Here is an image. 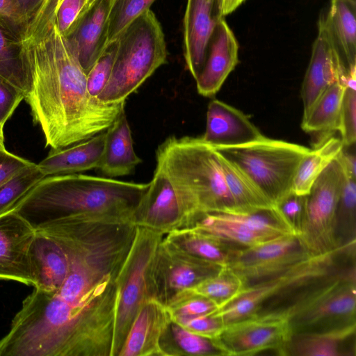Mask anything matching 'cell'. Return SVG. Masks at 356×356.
Instances as JSON below:
<instances>
[{"mask_svg": "<svg viewBox=\"0 0 356 356\" xmlns=\"http://www.w3.org/2000/svg\"><path fill=\"white\" fill-rule=\"evenodd\" d=\"M355 180L344 172L335 216V235L339 247L355 243L356 241Z\"/></svg>", "mask_w": 356, "mask_h": 356, "instance_id": "cell-34", "label": "cell"}, {"mask_svg": "<svg viewBox=\"0 0 356 356\" xmlns=\"http://www.w3.org/2000/svg\"><path fill=\"white\" fill-rule=\"evenodd\" d=\"M161 346L165 356H225L216 339L193 333L174 321L165 333Z\"/></svg>", "mask_w": 356, "mask_h": 356, "instance_id": "cell-32", "label": "cell"}, {"mask_svg": "<svg viewBox=\"0 0 356 356\" xmlns=\"http://www.w3.org/2000/svg\"><path fill=\"white\" fill-rule=\"evenodd\" d=\"M238 62V42L223 17L213 31L203 67L195 79L198 93L216 95Z\"/></svg>", "mask_w": 356, "mask_h": 356, "instance_id": "cell-19", "label": "cell"}, {"mask_svg": "<svg viewBox=\"0 0 356 356\" xmlns=\"http://www.w3.org/2000/svg\"><path fill=\"white\" fill-rule=\"evenodd\" d=\"M307 205V195L290 193L275 206V209L288 229L298 236L304 225Z\"/></svg>", "mask_w": 356, "mask_h": 356, "instance_id": "cell-39", "label": "cell"}, {"mask_svg": "<svg viewBox=\"0 0 356 356\" xmlns=\"http://www.w3.org/2000/svg\"><path fill=\"white\" fill-rule=\"evenodd\" d=\"M106 131L67 148L51 149L37 164L46 176L70 175L97 169L102 156Z\"/></svg>", "mask_w": 356, "mask_h": 356, "instance_id": "cell-23", "label": "cell"}, {"mask_svg": "<svg viewBox=\"0 0 356 356\" xmlns=\"http://www.w3.org/2000/svg\"><path fill=\"white\" fill-rule=\"evenodd\" d=\"M319 18L345 68H355L356 1L330 0L326 14Z\"/></svg>", "mask_w": 356, "mask_h": 356, "instance_id": "cell-25", "label": "cell"}, {"mask_svg": "<svg viewBox=\"0 0 356 356\" xmlns=\"http://www.w3.org/2000/svg\"><path fill=\"white\" fill-rule=\"evenodd\" d=\"M218 154L226 186L240 212L275 208L273 203L238 168Z\"/></svg>", "mask_w": 356, "mask_h": 356, "instance_id": "cell-31", "label": "cell"}, {"mask_svg": "<svg viewBox=\"0 0 356 356\" xmlns=\"http://www.w3.org/2000/svg\"><path fill=\"white\" fill-rule=\"evenodd\" d=\"M214 149L238 168L274 207L293 191L298 167L311 149L266 136L240 146Z\"/></svg>", "mask_w": 356, "mask_h": 356, "instance_id": "cell-7", "label": "cell"}, {"mask_svg": "<svg viewBox=\"0 0 356 356\" xmlns=\"http://www.w3.org/2000/svg\"><path fill=\"white\" fill-rule=\"evenodd\" d=\"M344 82L337 81L330 86L302 116L301 127L304 131L325 133V136L338 131Z\"/></svg>", "mask_w": 356, "mask_h": 356, "instance_id": "cell-30", "label": "cell"}, {"mask_svg": "<svg viewBox=\"0 0 356 356\" xmlns=\"http://www.w3.org/2000/svg\"><path fill=\"white\" fill-rule=\"evenodd\" d=\"M343 148L341 138L325 136L314 149L305 155L297 170L293 192L308 195L312 186L328 165Z\"/></svg>", "mask_w": 356, "mask_h": 356, "instance_id": "cell-29", "label": "cell"}, {"mask_svg": "<svg viewBox=\"0 0 356 356\" xmlns=\"http://www.w3.org/2000/svg\"><path fill=\"white\" fill-rule=\"evenodd\" d=\"M289 320L292 334H328L356 329L355 270L327 284Z\"/></svg>", "mask_w": 356, "mask_h": 356, "instance_id": "cell-9", "label": "cell"}, {"mask_svg": "<svg viewBox=\"0 0 356 356\" xmlns=\"http://www.w3.org/2000/svg\"><path fill=\"white\" fill-rule=\"evenodd\" d=\"M172 321L165 305L148 298L134 318L118 356H165L161 340Z\"/></svg>", "mask_w": 356, "mask_h": 356, "instance_id": "cell-18", "label": "cell"}, {"mask_svg": "<svg viewBox=\"0 0 356 356\" xmlns=\"http://www.w3.org/2000/svg\"><path fill=\"white\" fill-rule=\"evenodd\" d=\"M110 77L97 98L107 104L125 102L159 67L167 62L165 35L149 9L119 35Z\"/></svg>", "mask_w": 356, "mask_h": 356, "instance_id": "cell-6", "label": "cell"}, {"mask_svg": "<svg viewBox=\"0 0 356 356\" xmlns=\"http://www.w3.org/2000/svg\"><path fill=\"white\" fill-rule=\"evenodd\" d=\"M312 255L297 236L284 234L243 248L228 264L246 286L275 275Z\"/></svg>", "mask_w": 356, "mask_h": 356, "instance_id": "cell-12", "label": "cell"}, {"mask_svg": "<svg viewBox=\"0 0 356 356\" xmlns=\"http://www.w3.org/2000/svg\"><path fill=\"white\" fill-rule=\"evenodd\" d=\"M22 40L19 33L0 22V81L19 90L25 98L29 80L22 56Z\"/></svg>", "mask_w": 356, "mask_h": 356, "instance_id": "cell-28", "label": "cell"}, {"mask_svg": "<svg viewBox=\"0 0 356 356\" xmlns=\"http://www.w3.org/2000/svg\"><path fill=\"white\" fill-rule=\"evenodd\" d=\"M164 234L137 225L134 241L118 277V298L113 341L118 356L138 310L151 298L149 270Z\"/></svg>", "mask_w": 356, "mask_h": 356, "instance_id": "cell-8", "label": "cell"}, {"mask_svg": "<svg viewBox=\"0 0 356 356\" xmlns=\"http://www.w3.org/2000/svg\"><path fill=\"white\" fill-rule=\"evenodd\" d=\"M154 1L114 0L108 18V45L115 41L133 21L150 9Z\"/></svg>", "mask_w": 356, "mask_h": 356, "instance_id": "cell-36", "label": "cell"}, {"mask_svg": "<svg viewBox=\"0 0 356 356\" xmlns=\"http://www.w3.org/2000/svg\"><path fill=\"white\" fill-rule=\"evenodd\" d=\"M245 288L246 284L243 280L230 268L224 266L217 274L180 293L212 300L219 305L221 309L238 298Z\"/></svg>", "mask_w": 356, "mask_h": 356, "instance_id": "cell-33", "label": "cell"}, {"mask_svg": "<svg viewBox=\"0 0 356 356\" xmlns=\"http://www.w3.org/2000/svg\"><path fill=\"white\" fill-rule=\"evenodd\" d=\"M291 335L287 318L264 315L225 324L216 339L225 356L254 355L269 350L280 355Z\"/></svg>", "mask_w": 356, "mask_h": 356, "instance_id": "cell-13", "label": "cell"}, {"mask_svg": "<svg viewBox=\"0 0 356 356\" xmlns=\"http://www.w3.org/2000/svg\"><path fill=\"white\" fill-rule=\"evenodd\" d=\"M318 35L301 89L303 115L330 86L345 81L348 71L341 63L324 24L319 18Z\"/></svg>", "mask_w": 356, "mask_h": 356, "instance_id": "cell-17", "label": "cell"}, {"mask_svg": "<svg viewBox=\"0 0 356 356\" xmlns=\"http://www.w3.org/2000/svg\"><path fill=\"white\" fill-rule=\"evenodd\" d=\"M29 256L34 289L47 293L57 291L69 270L68 257L62 245L36 229Z\"/></svg>", "mask_w": 356, "mask_h": 356, "instance_id": "cell-22", "label": "cell"}, {"mask_svg": "<svg viewBox=\"0 0 356 356\" xmlns=\"http://www.w3.org/2000/svg\"><path fill=\"white\" fill-rule=\"evenodd\" d=\"M343 177L338 156L316 179L307 195L306 218L297 236L312 255L323 254L339 248L335 235V216Z\"/></svg>", "mask_w": 356, "mask_h": 356, "instance_id": "cell-10", "label": "cell"}, {"mask_svg": "<svg viewBox=\"0 0 356 356\" xmlns=\"http://www.w3.org/2000/svg\"><path fill=\"white\" fill-rule=\"evenodd\" d=\"M156 166L197 219L240 212L226 186L216 151L201 138L170 136L158 147Z\"/></svg>", "mask_w": 356, "mask_h": 356, "instance_id": "cell-5", "label": "cell"}, {"mask_svg": "<svg viewBox=\"0 0 356 356\" xmlns=\"http://www.w3.org/2000/svg\"><path fill=\"white\" fill-rule=\"evenodd\" d=\"M222 0H187L183 20V51L186 65L194 79L200 73L210 37L224 17Z\"/></svg>", "mask_w": 356, "mask_h": 356, "instance_id": "cell-16", "label": "cell"}, {"mask_svg": "<svg viewBox=\"0 0 356 356\" xmlns=\"http://www.w3.org/2000/svg\"><path fill=\"white\" fill-rule=\"evenodd\" d=\"M222 268L173 246L163 238L150 267L151 296L166 306L179 293L217 274Z\"/></svg>", "mask_w": 356, "mask_h": 356, "instance_id": "cell-11", "label": "cell"}, {"mask_svg": "<svg viewBox=\"0 0 356 356\" xmlns=\"http://www.w3.org/2000/svg\"><path fill=\"white\" fill-rule=\"evenodd\" d=\"M96 0H88V7L91 6Z\"/></svg>", "mask_w": 356, "mask_h": 356, "instance_id": "cell-50", "label": "cell"}, {"mask_svg": "<svg viewBox=\"0 0 356 356\" xmlns=\"http://www.w3.org/2000/svg\"><path fill=\"white\" fill-rule=\"evenodd\" d=\"M44 177L33 163L1 185L0 216L14 210L17 204Z\"/></svg>", "mask_w": 356, "mask_h": 356, "instance_id": "cell-35", "label": "cell"}, {"mask_svg": "<svg viewBox=\"0 0 356 356\" xmlns=\"http://www.w3.org/2000/svg\"><path fill=\"white\" fill-rule=\"evenodd\" d=\"M265 136L240 110L218 99L207 108L206 129L201 139L213 148L240 146Z\"/></svg>", "mask_w": 356, "mask_h": 356, "instance_id": "cell-20", "label": "cell"}, {"mask_svg": "<svg viewBox=\"0 0 356 356\" xmlns=\"http://www.w3.org/2000/svg\"><path fill=\"white\" fill-rule=\"evenodd\" d=\"M246 0H222L221 8L222 15L225 17L234 12Z\"/></svg>", "mask_w": 356, "mask_h": 356, "instance_id": "cell-48", "label": "cell"}, {"mask_svg": "<svg viewBox=\"0 0 356 356\" xmlns=\"http://www.w3.org/2000/svg\"><path fill=\"white\" fill-rule=\"evenodd\" d=\"M355 330L328 334H292L280 350V355H355Z\"/></svg>", "mask_w": 356, "mask_h": 356, "instance_id": "cell-27", "label": "cell"}, {"mask_svg": "<svg viewBox=\"0 0 356 356\" xmlns=\"http://www.w3.org/2000/svg\"><path fill=\"white\" fill-rule=\"evenodd\" d=\"M172 320L213 314L220 309L216 302L207 298L179 293L167 305Z\"/></svg>", "mask_w": 356, "mask_h": 356, "instance_id": "cell-38", "label": "cell"}, {"mask_svg": "<svg viewBox=\"0 0 356 356\" xmlns=\"http://www.w3.org/2000/svg\"><path fill=\"white\" fill-rule=\"evenodd\" d=\"M88 8V0H63L57 10L55 24L62 35L68 37Z\"/></svg>", "mask_w": 356, "mask_h": 356, "instance_id": "cell-42", "label": "cell"}, {"mask_svg": "<svg viewBox=\"0 0 356 356\" xmlns=\"http://www.w3.org/2000/svg\"><path fill=\"white\" fill-rule=\"evenodd\" d=\"M114 0H96L66 38L88 73L108 46V26Z\"/></svg>", "mask_w": 356, "mask_h": 356, "instance_id": "cell-21", "label": "cell"}, {"mask_svg": "<svg viewBox=\"0 0 356 356\" xmlns=\"http://www.w3.org/2000/svg\"><path fill=\"white\" fill-rule=\"evenodd\" d=\"M172 321L193 333L211 339H216L225 325L222 319L214 314Z\"/></svg>", "mask_w": 356, "mask_h": 356, "instance_id": "cell-43", "label": "cell"}, {"mask_svg": "<svg viewBox=\"0 0 356 356\" xmlns=\"http://www.w3.org/2000/svg\"><path fill=\"white\" fill-rule=\"evenodd\" d=\"M63 0H43L26 26L22 39L43 37L55 24L57 10Z\"/></svg>", "mask_w": 356, "mask_h": 356, "instance_id": "cell-41", "label": "cell"}, {"mask_svg": "<svg viewBox=\"0 0 356 356\" xmlns=\"http://www.w3.org/2000/svg\"><path fill=\"white\" fill-rule=\"evenodd\" d=\"M42 1L43 0H18L19 12L24 25V32L26 25L38 10Z\"/></svg>", "mask_w": 356, "mask_h": 356, "instance_id": "cell-47", "label": "cell"}, {"mask_svg": "<svg viewBox=\"0 0 356 356\" xmlns=\"http://www.w3.org/2000/svg\"><path fill=\"white\" fill-rule=\"evenodd\" d=\"M116 41L109 44L87 73V88L97 97L110 77L116 52Z\"/></svg>", "mask_w": 356, "mask_h": 356, "instance_id": "cell-40", "label": "cell"}, {"mask_svg": "<svg viewBox=\"0 0 356 356\" xmlns=\"http://www.w3.org/2000/svg\"><path fill=\"white\" fill-rule=\"evenodd\" d=\"M142 162L134 149L131 131L123 108L106 130L104 151L99 169L110 177L131 174Z\"/></svg>", "mask_w": 356, "mask_h": 356, "instance_id": "cell-24", "label": "cell"}, {"mask_svg": "<svg viewBox=\"0 0 356 356\" xmlns=\"http://www.w3.org/2000/svg\"><path fill=\"white\" fill-rule=\"evenodd\" d=\"M33 163L7 149L0 150V186Z\"/></svg>", "mask_w": 356, "mask_h": 356, "instance_id": "cell-45", "label": "cell"}, {"mask_svg": "<svg viewBox=\"0 0 356 356\" xmlns=\"http://www.w3.org/2000/svg\"><path fill=\"white\" fill-rule=\"evenodd\" d=\"M69 270L61 286L34 289L25 298L5 335L24 356H92L113 338L118 277L80 252L65 250Z\"/></svg>", "mask_w": 356, "mask_h": 356, "instance_id": "cell-1", "label": "cell"}, {"mask_svg": "<svg viewBox=\"0 0 356 356\" xmlns=\"http://www.w3.org/2000/svg\"><path fill=\"white\" fill-rule=\"evenodd\" d=\"M35 232L15 210L0 216V280L33 285L29 251Z\"/></svg>", "mask_w": 356, "mask_h": 356, "instance_id": "cell-15", "label": "cell"}, {"mask_svg": "<svg viewBox=\"0 0 356 356\" xmlns=\"http://www.w3.org/2000/svg\"><path fill=\"white\" fill-rule=\"evenodd\" d=\"M23 99L22 92L0 81V124L3 127Z\"/></svg>", "mask_w": 356, "mask_h": 356, "instance_id": "cell-44", "label": "cell"}, {"mask_svg": "<svg viewBox=\"0 0 356 356\" xmlns=\"http://www.w3.org/2000/svg\"><path fill=\"white\" fill-rule=\"evenodd\" d=\"M147 188L148 184L77 173L46 176L14 210L35 229L74 215L105 216L134 222L136 210Z\"/></svg>", "mask_w": 356, "mask_h": 356, "instance_id": "cell-3", "label": "cell"}, {"mask_svg": "<svg viewBox=\"0 0 356 356\" xmlns=\"http://www.w3.org/2000/svg\"><path fill=\"white\" fill-rule=\"evenodd\" d=\"M163 239L191 255L222 267L227 266L245 248L192 227L172 231Z\"/></svg>", "mask_w": 356, "mask_h": 356, "instance_id": "cell-26", "label": "cell"}, {"mask_svg": "<svg viewBox=\"0 0 356 356\" xmlns=\"http://www.w3.org/2000/svg\"><path fill=\"white\" fill-rule=\"evenodd\" d=\"M0 22L23 36L24 25L18 0H0Z\"/></svg>", "mask_w": 356, "mask_h": 356, "instance_id": "cell-46", "label": "cell"}, {"mask_svg": "<svg viewBox=\"0 0 356 356\" xmlns=\"http://www.w3.org/2000/svg\"><path fill=\"white\" fill-rule=\"evenodd\" d=\"M355 1H356V0H355Z\"/></svg>", "mask_w": 356, "mask_h": 356, "instance_id": "cell-51", "label": "cell"}, {"mask_svg": "<svg viewBox=\"0 0 356 356\" xmlns=\"http://www.w3.org/2000/svg\"><path fill=\"white\" fill-rule=\"evenodd\" d=\"M355 243L312 256L275 275L246 286L215 315L225 324L243 318L286 316L321 289L330 274L355 264Z\"/></svg>", "mask_w": 356, "mask_h": 356, "instance_id": "cell-4", "label": "cell"}, {"mask_svg": "<svg viewBox=\"0 0 356 356\" xmlns=\"http://www.w3.org/2000/svg\"><path fill=\"white\" fill-rule=\"evenodd\" d=\"M22 56L29 80L24 99L51 149L105 131L124 108L125 102L107 104L90 94L87 73L56 24L39 39H22Z\"/></svg>", "mask_w": 356, "mask_h": 356, "instance_id": "cell-2", "label": "cell"}, {"mask_svg": "<svg viewBox=\"0 0 356 356\" xmlns=\"http://www.w3.org/2000/svg\"><path fill=\"white\" fill-rule=\"evenodd\" d=\"M3 127L0 124V150L6 149L4 145V137H3Z\"/></svg>", "mask_w": 356, "mask_h": 356, "instance_id": "cell-49", "label": "cell"}, {"mask_svg": "<svg viewBox=\"0 0 356 356\" xmlns=\"http://www.w3.org/2000/svg\"><path fill=\"white\" fill-rule=\"evenodd\" d=\"M196 220V216L176 192L167 176L156 168L136 210L135 224L165 235L191 227Z\"/></svg>", "mask_w": 356, "mask_h": 356, "instance_id": "cell-14", "label": "cell"}, {"mask_svg": "<svg viewBox=\"0 0 356 356\" xmlns=\"http://www.w3.org/2000/svg\"><path fill=\"white\" fill-rule=\"evenodd\" d=\"M344 85L338 131L346 147L355 145L356 140V68L348 72Z\"/></svg>", "mask_w": 356, "mask_h": 356, "instance_id": "cell-37", "label": "cell"}]
</instances>
